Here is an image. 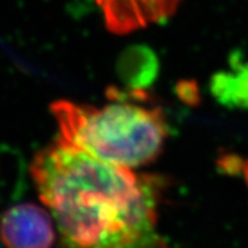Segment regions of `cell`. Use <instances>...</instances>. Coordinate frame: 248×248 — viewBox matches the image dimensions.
Segmentation results:
<instances>
[{
  "instance_id": "obj_5",
  "label": "cell",
  "mask_w": 248,
  "mask_h": 248,
  "mask_svg": "<svg viewBox=\"0 0 248 248\" xmlns=\"http://www.w3.org/2000/svg\"><path fill=\"white\" fill-rule=\"evenodd\" d=\"M160 63L151 48L146 46L128 47L117 63V72L124 85L131 90H144L158 75Z\"/></svg>"
},
{
  "instance_id": "obj_7",
  "label": "cell",
  "mask_w": 248,
  "mask_h": 248,
  "mask_svg": "<svg viewBox=\"0 0 248 248\" xmlns=\"http://www.w3.org/2000/svg\"><path fill=\"white\" fill-rule=\"evenodd\" d=\"M243 166H245V162L234 155L225 156L222 158V167L229 173H237L239 171H243Z\"/></svg>"
},
{
  "instance_id": "obj_4",
  "label": "cell",
  "mask_w": 248,
  "mask_h": 248,
  "mask_svg": "<svg viewBox=\"0 0 248 248\" xmlns=\"http://www.w3.org/2000/svg\"><path fill=\"white\" fill-rule=\"evenodd\" d=\"M105 26L115 34H127L169 19L183 0H94Z\"/></svg>"
},
{
  "instance_id": "obj_1",
  "label": "cell",
  "mask_w": 248,
  "mask_h": 248,
  "mask_svg": "<svg viewBox=\"0 0 248 248\" xmlns=\"http://www.w3.org/2000/svg\"><path fill=\"white\" fill-rule=\"evenodd\" d=\"M31 175L63 248H169L157 233L160 177L137 175L59 140Z\"/></svg>"
},
{
  "instance_id": "obj_6",
  "label": "cell",
  "mask_w": 248,
  "mask_h": 248,
  "mask_svg": "<svg viewBox=\"0 0 248 248\" xmlns=\"http://www.w3.org/2000/svg\"><path fill=\"white\" fill-rule=\"evenodd\" d=\"M212 93L220 104L229 108H248V61L235 60L228 70L212 78Z\"/></svg>"
},
{
  "instance_id": "obj_9",
  "label": "cell",
  "mask_w": 248,
  "mask_h": 248,
  "mask_svg": "<svg viewBox=\"0 0 248 248\" xmlns=\"http://www.w3.org/2000/svg\"><path fill=\"white\" fill-rule=\"evenodd\" d=\"M243 175H245L246 183L248 185V160L245 162V166H243Z\"/></svg>"
},
{
  "instance_id": "obj_3",
  "label": "cell",
  "mask_w": 248,
  "mask_h": 248,
  "mask_svg": "<svg viewBox=\"0 0 248 248\" xmlns=\"http://www.w3.org/2000/svg\"><path fill=\"white\" fill-rule=\"evenodd\" d=\"M55 238L49 214L32 202L10 206L0 218V239L8 248H52Z\"/></svg>"
},
{
  "instance_id": "obj_2",
  "label": "cell",
  "mask_w": 248,
  "mask_h": 248,
  "mask_svg": "<svg viewBox=\"0 0 248 248\" xmlns=\"http://www.w3.org/2000/svg\"><path fill=\"white\" fill-rule=\"evenodd\" d=\"M110 103L100 108L59 100L49 109L60 140L90 156L117 166L136 169L156 160L167 137L163 111L151 107L143 90L108 92Z\"/></svg>"
},
{
  "instance_id": "obj_8",
  "label": "cell",
  "mask_w": 248,
  "mask_h": 248,
  "mask_svg": "<svg viewBox=\"0 0 248 248\" xmlns=\"http://www.w3.org/2000/svg\"><path fill=\"white\" fill-rule=\"evenodd\" d=\"M194 84H181L180 85V93H181V98H185V95H187L189 96V99H187V101H191L193 103L194 101V96H198V92L196 90H193Z\"/></svg>"
}]
</instances>
